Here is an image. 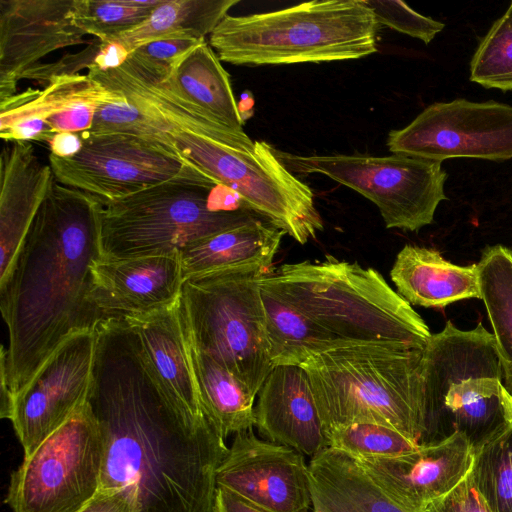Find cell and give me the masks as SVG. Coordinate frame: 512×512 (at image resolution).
<instances>
[{
  "label": "cell",
  "mask_w": 512,
  "mask_h": 512,
  "mask_svg": "<svg viewBox=\"0 0 512 512\" xmlns=\"http://www.w3.org/2000/svg\"><path fill=\"white\" fill-rule=\"evenodd\" d=\"M86 400L103 441L99 488H133L141 512H215L225 439L175 404L126 319L96 327Z\"/></svg>",
  "instance_id": "cell-1"
},
{
  "label": "cell",
  "mask_w": 512,
  "mask_h": 512,
  "mask_svg": "<svg viewBox=\"0 0 512 512\" xmlns=\"http://www.w3.org/2000/svg\"><path fill=\"white\" fill-rule=\"evenodd\" d=\"M103 204L53 180L22 245L0 279V308L9 345L1 348V418L15 396L58 347L106 320L94 298V267L102 260Z\"/></svg>",
  "instance_id": "cell-2"
},
{
  "label": "cell",
  "mask_w": 512,
  "mask_h": 512,
  "mask_svg": "<svg viewBox=\"0 0 512 512\" xmlns=\"http://www.w3.org/2000/svg\"><path fill=\"white\" fill-rule=\"evenodd\" d=\"M512 426V393L491 332L451 321L432 334L420 369L418 444L440 443L462 434L476 451Z\"/></svg>",
  "instance_id": "cell-3"
},
{
  "label": "cell",
  "mask_w": 512,
  "mask_h": 512,
  "mask_svg": "<svg viewBox=\"0 0 512 512\" xmlns=\"http://www.w3.org/2000/svg\"><path fill=\"white\" fill-rule=\"evenodd\" d=\"M344 346L424 348L432 335L412 306L373 268L328 257L282 265L259 278Z\"/></svg>",
  "instance_id": "cell-4"
},
{
  "label": "cell",
  "mask_w": 512,
  "mask_h": 512,
  "mask_svg": "<svg viewBox=\"0 0 512 512\" xmlns=\"http://www.w3.org/2000/svg\"><path fill=\"white\" fill-rule=\"evenodd\" d=\"M379 26L364 0H314L272 12L227 15L208 43L220 61L233 65L320 63L375 53Z\"/></svg>",
  "instance_id": "cell-5"
},
{
  "label": "cell",
  "mask_w": 512,
  "mask_h": 512,
  "mask_svg": "<svg viewBox=\"0 0 512 512\" xmlns=\"http://www.w3.org/2000/svg\"><path fill=\"white\" fill-rule=\"evenodd\" d=\"M422 352L423 348L396 344L354 345L303 363L326 433L375 423L418 444Z\"/></svg>",
  "instance_id": "cell-6"
},
{
  "label": "cell",
  "mask_w": 512,
  "mask_h": 512,
  "mask_svg": "<svg viewBox=\"0 0 512 512\" xmlns=\"http://www.w3.org/2000/svg\"><path fill=\"white\" fill-rule=\"evenodd\" d=\"M220 185L195 166L126 198L103 204V260L176 255L184 247L255 219L241 207L223 209L211 194Z\"/></svg>",
  "instance_id": "cell-7"
},
{
  "label": "cell",
  "mask_w": 512,
  "mask_h": 512,
  "mask_svg": "<svg viewBox=\"0 0 512 512\" xmlns=\"http://www.w3.org/2000/svg\"><path fill=\"white\" fill-rule=\"evenodd\" d=\"M261 275L192 276L184 280L178 299L185 330L195 347L231 372L255 397L274 368Z\"/></svg>",
  "instance_id": "cell-8"
},
{
  "label": "cell",
  "mask_w": 512,
  "mask_h": 512,
  "mask_svg": "<svg viewBox=\"0 0 512 512\" xmlns=\"http://www.w3.org/2000/svg\"><path fill=\"white\" fill-rule=\"evenodd\" d=\"M293 173H318L349 187L373 202L387 228L418 231L434 220L447 200V173L441 162L404 154L301 156L276 150Z\"/></svg>",
  "instance_id": "cell-9"
},
{
  "label": "cell",
  "mask_w": 512,
  "mask_h": 512,
  "mask_svg": "<svg viewBox=\"0 0 512 512\" xmlns=\"http://www.w3.org/2000/svg\"><path fill=\"white\" fill-rule=\"evenodd\" d=\"M103 441L87 400L11 473L12 512H78L98 491Z\"/></svg>",
  "instance_id": "cell-10"
},
{
  "label": "cell",
  "mask_w": 512,
  "mask_h": 512,
  "mask_svg": "<svg viewBox=\"0 0 512 512\" xmlns=\"http://www.w3.org/2000/svg\"><path fill=\"white\" fill-rule=\"evenodd\" d=\"M83 147L73 157L49 154L54 178L61 184L114 202L179 175L194 166L173 149L128 134L81 133Z\"/></svg>",
  "instance_id": "cell-11"
},
{
  "label": "cell",
  "mask_w": 512,
  "mask_h": 512,
  "mask_svg": "<svg viewBox=\"0 0 512 512\" xmlns=\"http://www.w3.org/2000/svg\"><path fill=\"white\" fill-rule=\"evenodd\" d=\"M387 146L441 162L451 158L504 161L512 158V106L455 99L426 107L409 125L391 130Z\"/></svg>",
  "instance_id": "cell-12"
},
{
  "label": "cell",
  "mask_w": 512,
  "mask_h": 512,
  "mask_svg": "<svg viewBox=\"0 0 512 512\" xmlns=\"http://www.w3.org/2000/svg\"><path fill=\"white\" fill-rule=\"evenodd\" d=\"M96 329L73 334L15 396L10 421L24 456L63 425L87 398Z\"/></svg>",
  "instance_id": "cell-13"
},
{
  "label": "cell",
  "mask_w": 512,
  "mask_h": 512,
  "mask_svg": "<svg viewBox=\"0 0 512 512\" xmlns=\"http://www.w3.org/2000/svg\"><path fill=\"white\" fill-rule=\"evenodd\" d=\"M216 483L269 512H307L312 506L309 464L302 453L261 440L252 429L235 435Z\"/></svg>",
  "instance_id": "cell-14"
},
{
  "label": "cell",
  "mask_w": 512,
  "mask_h": 512,
  "mask_svg": "<svg viewBox=\"0 0 512 512\" xmlns=\"http://www.w3.org/2000/svg\"><path fill=\"white\" fill-rule=\"evenodd\" d=\"M74 0H0V101L24 73L57 50L88 42L72 16Z\"/></svg>",
  "instance_id": "cell-15"
},
{
  "label": "cell",
  "mask_w": 512,
  "mask_h": 512,
  "mask_svg": "<svg viewBox=\"0 0 512 512\" xmlns=\"http://www.w3.org/2000/svg\"><path fill=\"white\" fill-rule=\"evenodd\" d=\"M356 458V457H354ZM474 450L460 433L415 451L386 458H356L406 512H421L452 490L471 470Z\"/></svg>",
  "instance_id": "cell-16"
},
{
  "label": "cell",
  "mask_w": 512,
  "mask_h": 512,
  "mask_svg": "<svg viewBox=\"0 0 512 512\" xmlns=\"http://www.w3.org/2000/svg\"><path fill=\"white\" fill-rule=\"evenodd\" d=\"M93 298L105 319L145 315L174 304L184 277L178 254L101 260Z\"/></svg>",
  "instance_id": "cell-17"
},
{
  "label": "cell",
  "mask_w": 512,
  "mask_h": 512,
  "mask_svg": "<svg viewBox=\"0 0 512 512\" xmlns=\"http://www.w3.org/2000/svg\"><path fill=\"white\" fill-rule=\"evenodd\" d=\"M258 395L255 426L269 441L311 457L329 448L309 378L302 366H275Z\"/></svg>",
  "instance_id": "cell-18"
},
{
  "label": "cell",
  "mask_w": 512,
  "mask_h": 512,
  "mask_svg": "<svg viewBox=\"0 0 512 512\" xmlns=\"http://www.w3.org/2000/svg\"><path fill=\"white\" fill-rule=\"evenodd\" d=\"M0 156V279L9 271L54 180L29 142H4Z\"/></svg>",
  "instance_id": "cell-19"
},
{
  "label": "cell",
  "mask_w": 512,
  "mask_h": 512,
  "mask_svg": "<svg viewBox=\"0 0 512 512\" xmlns=\"http://www.w3.org/2000/svg\"><path fill=\"white\" fill-rule=\"evenodd\" d=\"M125 319L137 332L155 374L175 404L192 419H208L193 373L178 300L160 310Z\"/></svg>",
  "instance_id": "cell-20"
},
{
  "label": "cell",
  "mask_w": 512,
  "mask_h": 512,
  "mask_svg": "<svg viewBox=\"0 0 512 512\" xmlns=\"http://www.w3.org/2000/svg\"><path fill=\"white\" fill-rule=\"evenodd\" d=\"M285 233L259 218L196 241L178 252L186 278L268 273Z\"/></svg>",
  "instance_id": "cell-21"
},
{
  "label": "cell",
  "mask_w": 512,
  "mask_h": 512,
  "mask_svg": "<svg viewBox=\"0 0 512 512\" xmlns=\"http://www.w3.org/2000/svg\"><path fill=\"white\" fill-rule=\"evenodd\" d=\"M118 95L88 74L55 76L42 90L28 88L0 101V137L4 142L48 143L53 137L48 124L51 117L83 100Z\"/></svg>",
  "instance_id": "cell-22"
},
{
  "label": "cell",
  "mask_w": 512,
  "mask_h": 512,
  "mask_svg": "<svg viewBox=\"0 0 512 512\" xmlns=\"http://www.w3.org/2000/svg\"><path fill=\"white\" fill-rule=\"evenodd\" d=\"M390 277L410 305L443 308L464 299H480L476 264H453L432 248L405 245L396 256Z\"/></svg>",
  "instance_id": "cell-23"
},
{
  "label": "cell",
  "mask_w": 512,
  "mask_h": 512,
  "mask_svg": "<svg viewBox=\"0 0 512 512\" xmlns=\"http://www.w3.org/2000/svg\"><path fill=\"white\" fill-rule=\"evenodd\" d=\"M314 512H406L353 456L327 448L309 462Z\"/></svg>",
  "instance_id": "cell-24"
},
{
  "label": "cell",
  "mask_w": 512,
  "mask_h": 512,
  "mask_svg": "<svg viewBox=\"0 0 512 512\" xmlns=\"http://www.w3.org/2000/svg\"><path fill=\"white\" fill-rule=\"evenodd\" d=\"M185 335L206 417L223 439L251 430L256 425L255 396L231 372L198 350L186 330Z\"/></svg>",
  "instance_id": "cell-25"
},
{
  "label": "cell",
  "mask_w": 512,
  "mask_h": 512,
  "mask_svg": "<svg viewBox=\"0 0 512 512\" xmlns=\"http://www.w3.org/2000/svg\"><path fill=\"white\" fill-rule=\"evenodd\" d=\"M238 3L239 0H164L142 23L105 41L118 42L131 54L162 38L206 39Z\"/></svg>",
  "instance_id": "cell-26"
},
{
  "label": "cell",
  "mask_w": 512,
  "mask_h": 512,
  "mask_svg": "<svg viewBox=\"0 0 512 512\" xmlns=\"http://www.w3.org/2000/svg\"><path fill=\"white\" fill-rule=\"evenodd\" d=\"M260 284L269 354L273 366L299 365L346 347L275 292Z\"/></svg>",
  "instance_id": "cell-27"
},
{
  "label": "cell",
  "mask_w": 512,
  "mask_h": 512,
  "mask_svg": "<svg viewBox=\"0 0 512 512\" xmlns=\"http://www.w3.org/2000/svg\"><path fill=\"white\" fill-rule=\"evenodd\" d=\"M180 90L228 128L244 132V118L233 94L230 76L205 40L172 70Z\"/></svg>",
  "instance_id": "cell-28"
},
{
  "label": "cell",
  "mask_w": 512,
  "mask_h": 512,
  "mask_svg": "<svg viewBox=\"0 0 512 512\" xmlns=\"http://www.w3.org/2000/svg\"><path fill=\"white\" fill-rule=\"evenodd\" d=\"M476 266L504 384L512 393V250L500 244L488 246Z\"/></svg>",
  "instance_id": "cell-29"
},
{
  "label": "cell",
  "mask_w": 512,
  "mask_h": 512,
  "mask_svg": "<svg viewBox=\"0 0 512 512\" xmlns=\"http://www.w3.org/2000/svg\"><path fill=\"white\" fill-rule=\"evenodd\" d=\"M470 475L491 512H512V426L474 451Z\"/></svg>",
  "instance_id": "cell-30"
},
{
  "label": "cell",
  "mask_w": 512,
  "mask_h": 512,
  "mask_svg": "<svg viewBox=\"0 0 512 512\" xmlns=\"http://www.w3.org/2000/svg\"><path fill=\"white\" fill-rule=\"evenodd\" d=\"M164 0H74L72 16L86 34L103 42L142 23Z\"/></svg>",
  "instance_id": "cell-31"
},
{
  "label": "cell",
  "mask_w": 512,
  "mask_h": 512,
  "mask_svg": "<svg viewBox=\"0 0 512 512\" xmlns=\"http://www.w3.org/2000/svg\"><path fill=\"white\" fill-rule=\"evenodd\" d=\"M470 80L485 88L512 90V2L481 39L470 62Z\"/></svg>",
  "instance_id": "cell-32"
},
{
  "label": "cell",
  "mask_w": 512,
  "mask_h": 512,
  "mask_svg": "<svg viewBox=\"0 0 512 512\" xmlns=\"http://www.w3.org/2000/svg\"><path fill=\"white\" fill-rule=\"evenodd\" d=\"M329 447L356 458H386L415 451L416 442L381 424L356 423L327 432Z\"/></svg>",
  "instance_id": "cell-33"
},
{
  "label": "cell",
  "mask_w": 512,
  "mask_h": 512,
  "mask_svg": "<svg viewBox=\"0 0 512 512\" xmlns=\"http://www.w3.org/2000/svg\"><path fill=\"white\" fill-rule=\"evenodd\" d=\"M379 25L394 29L429 44L444 29V24L423 16L402 1L364 0Z\"/></svg>",
  "instance_id": "cell-34"
},
{
  "label": "cell",
  "mask_w": 512,
  "mask_h": 512,
  "mask_svg": "<svg viewBox=\"0 0 512 512\" xmlns=\"http://www.w3.org/2000/svg\"><path fill=\"white\" fill-rule=\"evenodd\" d=\"M205 40L191 37L162 38L144 44L130 55L141 61L173 70L190 51Z\"/></svg>",
  "instance_id": "cell-35"
},
{
  "label": "cell",
  "mask_w": 512,
  "mask_h": 512,
  "mask_svg": "<svg viewBox=\"0 0 512 512\" xmlns=\"http://www.w3.org/2000/svg\"><path fill=\"white\" fill-rule=\"evenodd\" d=\"M421 512H491L477 490L470 472L448 493L432 501Z\"/></svg>",
  "instance_id": "cell-36"
},
{
  "label": "cell",
  "mask_w": 512,
  "mask_h": 512,
  "mask_svg": "<svg viewBox=\"0 0 512 512\" xmlns=\"http://www.w3.org/2000/svg\"><path fill=\"white\" fill-rule=\"evenodd\" d=\"M78 512H141V506L133 488H99Z\"/></svg>",
  "instance_id": "cell-37"
},
{
  "label": "cell",
  "mask_w": 512,
  "mask_h": 512,
  "mask_svg": "<svg viewBox=\"0 0 512 512\" xmlns=\"http://www.w3.org/2000/svg\"><path fill=\"white\" fill-rule=\"evenodd\" d=\"M129 56L130 52L118 42H99V49L90 66L103 71L116 69L122 66Z\"/></svg>",
  "instance_id": "cell-38"
},
{
  "label": "cell",
  "mask_w": 512,
  "mask_h": 512,
  "mask_svg": "<svg viewBox=\"0 0 512 512\" xmlns=\"http://www.w3.org/2000/svg\"><path fill=\"white\" fill-rule=\"evenodd\" d=\"M215 512H269L241 495L217 487L215 495Z\"/></svg>",
  "instance_id": "cell-39"
},
{
  "label": "cell",
  "mask_w": 512,
  "mask_h": 512,
  "mask_svg": "<svg viewBox=\"0 0 512 512\" xmlns=\"http://www.w3.org/2000/svg\"><path fill=\"white\" fill-rule=\"evenodd\" d=\"M50 154L69 158L75 156L83 147V138L81 133L61 132L55 134L48 142Z\"/></svg>",
  "instance_id": "cell-40"
}]
</instances>
